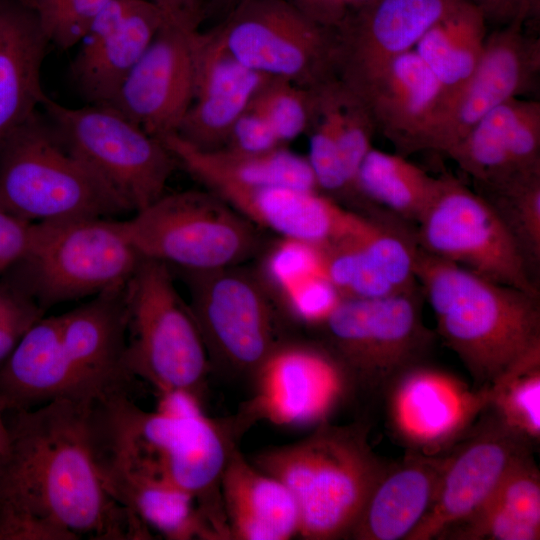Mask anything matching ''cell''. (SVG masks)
I'll return each instance as SVG.
<instances>
[{"instance_id": "18", "label": "cell", "mask_w": 540, "mask_h": 540, "mask_svg": "<svg viewBox=\"0 0 540 540\" xmlns=\"http://www.w3.org/2000/svg\"><path fill=\"white\" fill-rule=\"evenodd\" d=\"M192 34L165 20L107 105L155 138L176 133L194 97Z\"/></svg>"}, {"instance_id": "29", "label": "cell", "mask_w": 540, "mask_h": 540, "mask_svg": "<svg viewBox=\"0 0 540 540\" xmlns=\"http://www.w3.org/2000/svg\"><path fill=\"white\" fill-rule=\"evenodd\" d=\"M49 44L24 0H0V141L41 105L46 95L41 68Z\"/></svg>"}, {"instance_id": "37", "label": "cell", "mask_w": 540, "mask_h": 540, "mask_svg": "<svg viewBox=\"0 0 540 540\" xmlns=\"http://www.w3.org/2000/svg\"><path fill=\"white\" fill-rule=\"evenodd\" d=\"M498 213L528 265L540 257V169L474 189Z\"/></svg>"}, {"instance_id": "40", "label": "cell", "mask_w": 540, "mask_h": 540, "mask_svg": "<svg viewBox=\"0 0 540 540\" xmlns=\"http://www.w3.org/2000/svg\"><path fill=\"white\" fill-rule=\"evenodd\" d=\"M112 0H24L59 50L79 44L97 14Z\"/></svg>"}, {"instance_id": "48", "label": "cell", "mask_w": 540, "mask_h": 540, "mask_svg": "<svg viewBox=\"0 0 540 540\" xmlns=\"http://www.w3.org/2000/svg\"><path fill=\"white\" fill-rule=\"evenodd\" d=\"M238 2L239 0H209L208 13L216 8L225 16Z\"/></svg>"}, {"instance_id": "35", "label": "cell", "mask_w": 540, "mask_h": 540, "mask_svg": "<svg viewBox=\"0 0 540 540\" xmlns=\"http://www.w3.org/2000/svg\"><path fill=\"white\" fill-rule=\"evenodd\" d=\"M440 177H432L398 154L371 148L355 179V189L365 208L385 209L417 223L435 197Z\"/></svg>"}, {"instance_id": "1", "label": "cell", "mask_w": 540, "mask_h": 540, "mask_svg": "<svg viewBox=\"0 0 540 540\" xmlns=\"http://www.w3.org/2000/svg\"><path fill=\"white\" fill-rule=\"evenodd\" d=\"M90 405L57 399L5 413L0 540L151 538L101 481L88 435Z\"/></svg>"}, {"instance_id": "31", "label": "cell", "mask_w": 540, "mask_h": 540, "mask_svg": "<svg viewBox=\"0 0 540 540\" xmlns=\"http://www.w3.org/2000/svg\"><path fill=\"white\" fill-rule=\"evenodd\" d=\"M160 140L178 166L206 189L227 184L244 188L290 186L318 190L307 157L285 146L268 152L246 153L225 148L201 150L175 133Z\"/></svg>"}, {"instance_id": "22", "label": "cell", "mask_w": 540, "mask_h": 540, "mask_svg": "<svg viewBox=\"0 0 540 540\" xmlns=\"http://www.w3.org/2000/svg\"><path fill=\"white\" fill-rule=\"evenodd\" d=\"M194 97L175 133L201 150L225 146L238 117L270 78L238 61L215 28L192 34Z\"/></svg>"}, {"instance_id": "46", "label": "cell", "mask_w": 540, "mask_h": 540, "mask_svg": "<svg viewBox=\"0 0 540 540\" xmlns=\"http://www.w3.org/2000/svg\"><path fill=\"white\" fill-rule=\"evenodd\" d=\"M484 14L487 23L506 25L523 16L530 19L536 14L539 0H469Z\"/></svg>"}, {"instance_id": "33", "label": "cell", "mask_w": 540, "mask_h": 540, "mask_svg": "<svg viewBox=\"0 0 540 540\" xmlns=\"http://www.w3.org/2000/svg\"><path fill=\"white\" fill-rule=\"evenodd\" d=\"M108 493L170 540H221L192 496L168 484L121 472L102 473Z\"/></svg>"}, {"instance_id": "51", "label": "cell", "mask_w": 540, "mask_h": 540, "mask_svg": "<svg viewBox=\"0 0 540 540\" xmlns=\"http://www.w3.org/2000/svg\"><path fill=\"white\" fill-rule=\"evenodd\" d=\"M288 1H290V2H292V3H295V2H296V0H288Z\"/></svg>"}, {"instance_id": "9", "label": "cell", "mask_w": 540, "mask_h": 540, "mask_svg": "<svg viewBox=\"0 0 540 540\" xmlns=\"http://www.w3.org/2000/svg\"><path fill=\"white\" fill-rule=\"evenodd\" d=\"M122 223L143 258L177 269L238 266L262 246L258 226L207 189L164 194Z\"/></svg>"}, {"instance_id": "41", "label": "cell", "mask_w": 540, "mask_h": 540, "mask_svg": "<svg viewBox=\"0 0 540 540\" xmlns=\"http://www.w3.org/2000/svg\"><path fill=\"white\" fill-rule=\"evenodd\" d=\"M289 320L311 328L320 326L336 309L342 295L325 274L308 277L279 295Z\"/></svg>"}, {"instance_id": "42", "label": "cell", "mask_w": 540, "mask_h": 540, "mask_svg": "<svg viewBox=\"0 0 540 540\" xmlns=\"http://www.w3.org/2000/svg\"><path fill=\"white\" fill-rule=\"evenodd\" d=\"M45 312L29 297L11 289L0 305V364Z\"/></svg>"}, {"instance_id": "14", "label": "cell", "mask_w": 540, "mask_h": 540, "mask_svg": "<svg viewBox=\"0 0 540 540\" xmlns=\"http://www.w3.org/2000/svg\"><path fill=\"white\" fill-rule=\"evenodd\" d=\"M240 411L253 424L265 420L291 428H314L352 403L347 377L318 341L291 337L263 361Z\"/></svg>"}, {"instance_id": "8", "label": "cell", "mask_w": 540, "mask_h": 540, "mask_svg": "<svg viewBox=\"0 0 540 540\" xmlns=\"http://www.w3.org/2000/svg\"><path fill=\"white\" fill-rule=\"evenodd\" d=\"M126 365L158 394L184 391L203 403L211 364L197 322L170 267L143 258L125 287Z\"/></svg>"}, {"instance_id": "50", "label": "cell", "mask_w": 540, "mask_h": 540, "mask_svg": "<svg viewBox=\"0 0 540 540\" xmlns=\"http://www.w3.org/2000/svg\"><path fill=\"white\" fill-rule=\"evenodd\" d=\"M8 292H9V287L0 280V305L6 298Z\"/></svg>"}, {"instance_id": "36", "label": "cell", "mask_w": 540, "mask_h": 540, "mask_svg": "<svg viewBox=\"0 0 540 540\" xmlns=\"http://www.w3.org/2000/svg\"><path fill=\"white\" fill-rule=\"evenodd\" d=\"M487 407L534 446L540 440V349L508 369L487 388Z\"/></svg>"}, {"instance_id": "13", "label": "cell", "mask_w": 540, "mask_h": 540, "mask_svg": "<svg viewBox=\"0 0 540 540\" xmlns=\"http://www.w3.org/2000/svg\"><path fill=\"white\" fill-rule=\"evenodd\" d=\"M424 251L481 277L537 296L529 265L495 209L451 174L440 176L433 200L417 221Z\"/></svg>"}, {"instance_id": "16", "label": "cell", "mask_w": 540, "mask_h": 540, "mask_svg": "<svg viewBox=\"0 0 540 540\" xmlns=\"http://www.w3.org/2000/svg\"><path fill=\"white\" fill-rule=\"evenodd\" d=\"M520 16L488 33L482 56L461 89L446 99L434 120L425 150L446 153L486 114L529 92L540 73V38Z\"/></svg>"}, {"instance_id": "26", "label": "cell", "mask_w": 540, "mask_h": 540, "mask_svg": "<svg viewBox=\"0 0 540 540\" xmlns=\"http://www.w3.org/2000/svg\"><path fill=\"white\" fill-rule=\"evenodd\" d=\"M258 227L282 238L321 247L357 229L366 215L356 213L318 190L290 186L255 188L219 184L208 188Z\"/></svg>"}, {"instance_id": "19", "label": "cell", "mask_w": 540, "mask_h": 540, "mask_svg": "<svg viewBox=\"0 0 540 540\" xmlns=\"http://www.w3.org/2000/svg\"><path fill=\"white\" fill-rule=\"evenodd\" d=\"M126 284L60 315L64 349L90 404L140 392L126 365Z\"/></svg>"}, {"instance_id": "32", "label": "cell", "mask_w": 540, "mask_h": 540, "mask_svg": "<svg viewBox=\"0 0 540 540\" xmlns=\"http://www.w3.org/2000/svg\"><path fill=\"white\" fill-rule=\"evenodd\" d=\"M540 473L533 454L520 459L491 497L439 540H539Z\"/></svg>"}, {"instance_id": "47", "label": "cell", "mask_w": 540, "mask_h": 540, "mask_svg": "<svg viewBox=\"0 0 540 540\" xmlns=\"http://www.w3.org/2000/svg\"><path fill=\"white\" fill-rule=\"evenodd\" d=\"M294 4L315 22L334 30L354 11V0H296Z\"/></svg>"}, {"instance_id": "15", "label": "cell", "mask_w": 540, "mask_h": 540, "mask_svg": "<svg viewBox=\"0 0 540 540\" xmlns=\"http://www.w3.org/2000/svg\"><path fill=\"white\" fill-rule=\"evenodd\" d=\"M535 447L486 406L469 432L449 450L432 504L406 540H439L446 530L475 513L509 470Z\"/></svg>"}, {"instance_id": "49", "label": "cell", "mask_w": 540, "mask_h": 540, "mask_svg": "<svg viewBox=\"0 0 540 540\" xmlns=\"http://www.w3.org/2000/svg\"><path fill=\"white\" fill-rule=\"evenodd\" d=\"M8 438L5 413L0 409V456L5 450Z\"/></svg>"}, {"instance_id": "21", "label": "cell", "mask_w": 540, "mask_h": 540, "mask_svg": "<svg viewBox=\"0 0 540 540\" xmlns=\"http://www.w3.org/2000/svg\"><path fill=\"white\" fill-rule=\"evenodd\" d=\"M462 0H374L336 29L337 76L357 88L391 60L412 50L426 31Z\"/></svg>"}, {"instance_id": "28", "label": "cell", "mask_w": 540, "mask_h": 540, "mask_svg": "<svg viewBox=\"0 0 540 540\" xmlns=\"http://www.w3.org/2000/svg\"><path fill=\"white\" fill-rule=\"evenodd\" d=\"M448 452L408 450L401 461L388 464L348 539L406 540L432 504Z\"/></svg>"}, {"instance_id": "6", "label": "cell", "mask_w": 540, "mask_h": 540, "mask_svg": "<svg viewBox=\"0 0 540 540\" xmlns=\"http://www.w3.org/2000/svg\"><path fill=\"white\" fill-rule=\"evenodd\" d=\"M0 208L30 223L133 212L38 111L0 141Z\"/></svg>"}, {"instance_id": "3", "label": "cell", "mask_w": 540, "mask_h": 540, "mask_svg": "<svg viewBox=\"0 0 540 540\" xmlns=\"http://www.w3.org/2000/svg\"><path fill=\"white\" fill-rule=\"evenodd\" d=\"M414 270L439 335L465 365L474 389L488 388L540 349L537 296L481 277L418 245Z\"/></svg>"}, {"instance_id": "34", "label": "cell", "mask_w": 540, "mask_h": 540, "mask_svg": "<svg viewBox=\"0 0 540 540\" xmlns=\"http://www.w3.org/2000/svg\"><path fill=\"white\" fill-rule=\"evenodd\" d=\"M488 33L482 11L471 1L462 0L415 45V52L441 84L444 101L457 93L475 70Z\"/></svg>"}, {"instance_id": "10", "label": "cell", "mask_w": 540, "mask_h": 540, "mask_svg": "<svg viewBox=\"0 0 540 540\" xmlns=\"http://www.w3.org/2000/svg\"><path fill=\"white\" fill-rule=\"evenodd\" d=\"M190 309L206 346L211 369L249 382L269 354L291 338L270 289L254 273L227 267L178 269Z\"/></svg>"}, {"instance_id": "12", "label": "cell", "mask_w": 540, "mask_h": 540, "mask_svg": "<svg viewBox=\"0 0 540 540\" xmlns=\"http://www.w3.org/2000/svg\"><path fill=\"white\" fill-rule=\"evenodd\" d=\"M243 65L313 88L337 75L338 36L288 0H239L214 27Z\"/></svg>"}, {"instance_id": "4", "label": "cell", "mask_w": 540, "mask_h": 540, "mask_svg": "<svg viewBox=\"0 0 540 540\" xmlns=\"http://www.w3.org/2000/svg\"><path fill=\"white\" fill-rule=\"evenodd\" d=\"M368 417L322 423L299 441L260 450L248 459L281 481L299 510L306 540L348 539L388 464L369 444Z\"/></svg>"}, {"instance_id": "20", "label": "cell", "mask_w": 540, "mask_h": 540, "mask_svg": "<svg viewBox=\"0 0 540 540\" xmlns=\"http://www.w3.org/2000/svg\"><path fill=\"white\" fill-rule=\"evenodd\" d=\"M150 0H112L94 18L70 65L88 104L107 105L164 24Z\"/></svg>"}, {"instance_id": "45", "label": "cell", "mask_w": 540, "mask_h": 540, "mask_svg": "<svg viewBox=\"0 0 540 540\" xmlns=\"http://www.w3.org/2000/svg\"><path fill=\"white\" fill-rule=\"evenodd\" d=\"M162 12L167 22L194 32L208 14L209 0H150Z\"/></svg>"}, {"instance_id": "25", "label": "cell", "mask_w": 540, "mask_h": 540, "mask_svg": "<svg viewBox=\"0 0 540 540\" xmlns=\"http://www.w3.org/2000/svg\"><path fill=\"white\" fill-rule=\"evenodd\" d=\"M445 154L475 188L540 169V102L519 97L505 101Z\"/></svg>"}, {"instance_id": "38", "label": "cell", "mask_w": 540, "mask_h": 540, "mask_svg": "<svg viewBox=\"0 0 540 540\" xmlns=\"http://www.w3.org/2000/svg\"><path fill=\"white\" fill-rule=\"evenodd\" d=\"M271 126L283 145L307 133L314 108V90L280 78H268L250 105Z\"/></svg>"}, {"instance_id": "5", "label": "cell", "mask_w": 540, "mask_h": 540, "mask_svg": "<svg viewBox=\"0 0 540 540\" xmlns=\"http://www.w3.org/2000/svg\"><path fill=\"white\" fill-rule=\"evenodd\" d=\"M142 259L122 220L39 222L34 223L25 253L0 280L46 312L125 285Z\"/></svg>"}, {"instance_id": "11", "label": "cell", "mask_w": 540, "mask_h": 540, "mask_svg": "<svg viewBox=\"0 0 540 540\" xmlns=\"http://www.w3.org/2000/svg\"><path fill=\"white\" fill-rule=\"evenodd\" d=\"M40 107L64 148L137 212L165 194L178 166L155 138L109 105L72 108L47 95Z\"/></svg>"}, {"instance_id": "44", "label": "cell", "mask_w": 540, "mask_h": 540, "mask_svg": "<svg viewBox=\"0 0 540 540\" xmlns=\"http://www.w3.org/2000/svg\"><path fill=\"white\" fill-rule=\"evenodd\" d=\"M34 223L19 219L0 208V277L25 253Z\"/></svg>"}, {"instance_id": "27", "label": "cell", "mask_w": 540, "mask_h": 540, "mask_svg": "<svg viewBox=\"0 0 540 540\" xmlns=\"http://www.w3.org/2000/svg\"><path fill=\"white\" fill-rule=\"evenodd\" d=\"M57 399L89 404L63 346L60 315L43 316L0 364V409L26 410Z\"/></svg>"}, {"instance_id": "43", "label": "cell", "mask_w": 540, "mask_h": 540, "mask_svg": "<svg viewBox=\"0 0 540 540\" xmlns=\"http://www.w3.org/2000/svg\"><path fill=\"white\" fill-rule=\"evenodd\" d=\"M283 145L265 118L248 107L233 124L223 148L246 153H262ZM222 149V148H221Z\"/></svg>"}, {"instance_id": "23", "label": "cell", "mask_w": 540, "mask_h": 540, "mask_svg": "<svg viewBox=\"0 0 540 540\" xmlns=\"http://www.w3.org/2000/svg\"><path fill=\"white\" fill-rule=\"evenodd\" d=\"M416 242L400 227L366 216L361 225L323 247L325 272L343 298H379L415 290Z\"/></svg>"}, {"instance_id": "30", "label": "cell", "mask_w": 540, "mask_h": 540, "mask_svg": "<svg viewBox=\"0 0 540 540\" xmlns=\"http://www.w3.org/2000/svg\"><path fill=\"white\" fill-rule=\"evenodd\" d=\"M231 540H289L299 535L298 506L288 488L235 448L221 481Z\"/></svg>"}, {"instance_id": "39", "label": "cell", "mask_w": 540, "mask_h": 540, "mask_svg": "<svg viewBox=\"0 0 540 540\" xmlns=\"http://www.w3.org/2000/svg\"><path fill=\"white\" fill-rule=\"evenodd\" d=\"M262 270V278L267 287L271 286L280 295L308 277L326 275L323 247L280 237L265 255Z\"/></svg>"}, {"instance_id": "24", "label": "cell", "mask_w": 540, "mask_h": 540, "mask_svg": "<svg viewBox=\"0 0 540 540\" xmlns=\"http://www.w3.org/2000/svg\"><path fill=\"white\" fill-rule=\"evenodd\" d=\"M352 89L362 97L376 130L394 145L396 154L406 157L425 150L445 94L415 50L397 56Z\"/></svg>"}, {"instance_id": "17", "label": "cell", "mask_w": 540, "mask_h": 540, "mask_svg": "<svg viewBox=\"0 0 540 540\" xmlns=\"http://www.w3.org/2000/svg\"><path fill=\"white\" fill-rule=\"evenodd\" d=\"M383 400L394 437L408 450L426 455L449 451L472 428L488 403L487 388L423 363L387 389Z\"/></svg>"}, {"instance_id": "2", "label": "cell", "mask_w": 540, "mask_h": 540, "mask_svg": "<svg viewBox=\"0 0 540 540\" xmlns=\"http://www.w3.org/2000/svg\"><path fill=\"white\" fill-rule=\"evenodd\" d=\"M88 435L99 474L121 472L159 481L194 498L220 536L231 540L221 481L233 450L252 426L238 410L223 418L146 411L134 398L92 404Z\"/></svg>"}, {"instance_id": "7", "label": "cell", "mask_w": 540, "mask_h": 540, "mask_svg": "<svg viewBox=\"0 0 540 540\" xmlns=\"http://www.w3.org/2000/svg\"><path fill=\"white\" fill-rule=\"evenodd\" d=\"M419 294L420 287L379 298H343L316 328L347 377L353 404L382 401L398 376L423 363L433 334L423 323Z\"/></svg>"}]
</instances>
